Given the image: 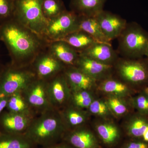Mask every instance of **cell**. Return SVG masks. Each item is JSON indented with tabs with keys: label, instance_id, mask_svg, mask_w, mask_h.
I'll use <instances>...</instances> for the list:
<instances>
[{
	"label": "cell",
	"instance_id": "13",
	"mask_svg": "<svg viewBox=\"0 0 148 148\" xmlns=\"http://www.w3.org/2000/svg\"><path fill=\"white\" fill-rule=\"evenodd\" d=\"M96 89L105 95L130 98L138 93L132 86L119 78L108 77L97 83Z\"/></svg>",
	"mask_w": 148,
	"mask_h": 148
},
{
	"label": "cell",
	"instance_id": "22",
	"mask_svg": "<svg viewBox=\"0 0 148 148\" xmlns=\"http://www.w3.org/2000/svg\"><path fill=\"white\" fill-rule=\"evenodd\" d=\"M130 98L106 95L104 99L113 116L120 118L125 116H127L135 112V110L130 103Z\"/></svg>",
	"mask_w": 148,
	"mask_h": 148
},
{
	"label": "cell",
	"instance_id": "14",
	"mask_svg": "<svg viewBox=\"0 0 148 148\" xmlns=\"http://www.w3.org/2000/svg\"><path fill=\"white\" fill-rule=\"evenodd\" d=\"M72 92L93 90L98 82L75 66H66L63 71Z\"/></svg>",
	"mask_w": 148,
	"mask_h": 148
},
{
	"label": "cell",
	"instance_id": "37",
	"mask_svg": "<svg viewBox=\"0 0 148 148\" xmlns=\"http://www.w3.org/2000/svg\"><path fill=\"white\" fill-rule=\"evenodd\" d=\"M147 57V59L148 61V46L147 48V50H146L145 53V55Z\"/></svg>",
	"mask_w": 148,
	"mask_h": 148
},
{
	"label": "cell",
	"instance_id": "17",
	"mask_svg": "<svg viewBox=\"0 0 148 148\" xmlns=\"http://www.w3.org/2000/svg\"><path fill=\"white\" fill-rule=\"evenodd\" d=\"M123 126L129 136L135 139H142L148 127V116L133 112L126 116Z\"/></svg>",
	"mask_w": 148,
	"mask_h": 148
},
{
	"label": "cell",
	"instance_id": "4",
	"mask_svg": "<svg viewBox=\"0 0 148 148\" xmlns=\"http://www.w3.org/2000/svg\"><path fill=\"white\" fill-rule=\"evenodd\" d=\"M42 0H15L13 18L24 27L43 37L49 21L44 15Z\"/></svg>",
	"mask_w": 148,
	"mask_h": 148
},
{
	"label": "cell",
	"instance_id": "1",
	"mask_svg": "<svg viewBox=\"0 0 148 148\" xmlns=\"http://www.w3.org/2000/svg\"><path fill=\"white\" fill-rule=\"evenodd\" d=\"M0 40L8 51L12 64L18 66H31L49 44L44 37L24 27L13 17L0 23Z\"/></svg>",
	"mask_w": 148,
	"mask_h": 148
},
{
	"label": "cell",
	"instance_id": "35",
	"mask_svg": "<svg viewBox=\"0 0 148 148\" xmlns=\"http://www.w3.org/2000/svg\"><path fill=\"white\" fill-rule=\"evenodd\" d=\"M142 139L145 142L148 143V127L144 133Z\"/></svg>",
	"mask_w": 148,
	"mask_h": 148
},
{
	"label": "cell",
	"instance_id": "31",
	"mask_svg": "<svg viewBox=\"0 0 148 148\" xmlns=\"http://www.w3.org/2000/svg\"><path fill=\"white\" fill-rule=\"evenodd\" d=\"M15 0H0V23L13 17Z\"/></svg>",
	"mask_w": 148,
	"mask_h": 148
},
{
	"label": "cell",
	"instance_id": "6",
	"mask_svg": "<svg viewBox=\"0 0 148 148\" xmlns=\"http://www.w3.org/2000/svg\"><path fill=\"white\" fill-rule=\"evenodd\" d=\"M36 78L31 66L12 64L0 76V97H7L22 92Z\"/></svg>",
	"mask_w": 148,
	"mask_h": 148
},
{
	"label": "cell",
	"instance_id": "34",
	"mask_svg": "<svg viewBox=\"0 0 148 148\" xmlns=\"http://www.w3.org/2000/svg\"><path fill=\"white\" fill-rule=\"evenodd\" d=\"M9 97V96L0 97V114L2 112L5 108L7 107Z\"/></svg>",
	"mask_w": 148,
	"mask_h": 148
},
{
	"label": "cell",
	"instance_id": "11",
	"mask_svg": "<svg viewBox=\"0 0 148 148\" xmlns=\"http://www.w3.org/2000/svg\"><path fill=\"white\" fill-rule=\"evenodd\" d=\"M95 17L103 34L110 42L118 38L127 24L124 18L107 11L103 10Z\"/></svg>",
	"mask_w": 148,
	"mask_h": 148
},
{
	"label": "cell",
	"instance_id": "21",
	"mask_svg": "<svg viewBox=\"0 0 148 148\" xmlns=\"http://www.w3.org/2000/svg\"><path fill=\"white\" fill-rule=\"evenodd\" d=\"M78 127L70 135L71 144L77 148H98V141L92 132L81 126Z\"/></svg>",
	"mask_w": 148,
	"mask_h": 148
},
{
	"label": "cell",
	"instance_id": "10",
	"mask_svg": "<svg viewBox=\"0 0 148 148\" xmlns=\"http://www.w3.org/2000/svg\"><path fill=\"white\" fill-rule=\"evenodd\" d=\"M47 88L52 107L59 108L71 100V90L63 72L47 80Z\"/></svg>",
	"mask_w": 148,
	"mask_h": 148
},
{
	"label": "cell",
	"instance_id": "25",
	"mask_svg": "<svg viewBox=\"0 0 148 148\" xmlns=\"http://www.w3.org/2000/svg\"><path fill=\"white\" fill-rule=\"evenodd\" d=\"M66 126L78 127L83 126L88 119V114L73 105L68 107L61 114Z\"/></svg>",
	"mask_w": 148,
	"mask_h": 148
},
{
	"label": "cell",
	"instance_id": "3",
	"mask_svg": "<svg viewBox=\"0 0 148 148\" xmlns=\"http://www.w3.org/2000/svg\"><path fill=\"white\" fill-rule=\"evenodd\" d=\"M117 39L119 52L123 58L137 59L145 55L148 46V33L139 24L127 23Z\"/></svg>",
	"mask_w": 148,
	"mask_h": 148
},
{
	"label": "cell",
	"instance_id": "28",
	"mask_svg": "<svg viewBox=\"0 0 148 148\" xmlns=\"http://www.w3.org/2000/svg\"><path fill=\"white\" fill-rule=\"evenodd\" d=\"M42 8L44 15L49 21L66 10L62 0H42Z\"/></svg>",
	"mask_w": 148,
	"mask_h": 148
},
{
	"label": "cell",
	"instance_id": "26",
	"mask_svg": "<svg viewBox=\"0 0 148 148\" xmlns=\"http://www.w3.org/2000/svg\"><path fill=\"white\" fill-rule=\"evenodd\" d=\"M7 107L11 112L32 115L31 108L25 101L21 92L14 93L10 96Z\"/></svg>",
	"mask_w": 148,
	"mask_h": 148
},
{
	"label": "cell",
	"instance_id": "29",
	"mask_svg": "<svg viewBox=\"0 0 148 148\" xmlns=\"http://www.w3.org/2000/svg\"><path fill=\"white\" fill-rule=\"evenodd\" d=\"M88 113L102 119H110L113 116L104 99L95 98L87 109Z\"/></svg>",
	"mask_w": 148,
	"mask_h": 148
},
{
	"label": "cell",
	"instance_id": "5",
	"mask_svg": "<svg viewBox=\"0 0 148 148\" xmlns=\"http://www.w3.org/2000/svg\"><path fill=\"white\" fill-rule=\"evenodd\" d=\"M66 127L61 114L51 109L32 120L27 129V135L35 142L46 143L59 135Z\"/></svg>",
	"mask_w": 148,
	"mask_h": 148
},
{
	"label": "cell",
	"instance_id": "16",
	"mask_svg": "<svg viewBox=\"0 0 148 148\" xmlns=\"http://www.w3.org/2000/svg\"><path fill=\"white\" fill-rule=\"evenodd\" d=\"M49 52L66 66H75L79 53L67 43L63 41L51 42L48 45Z\"/></svg>",
	"mask_w": 148,
	"mask_h": 148
},
{
	"label": "cell",
	"instance_id": "24",
	"mask_svg": "<svg viewBox=\"0 0 148 148\" xmlns=\"http://www.w3.org/2000/svg\"><path fill=\"white\" fill-rule=\"evenodd\" d=\"M65 42L79 53L96 42L90 35L83 31L78 30L58 40Z\"/></svg>",
	"mask_w": 148,
	"mask_h": 148
},
{
	"label": "cell",
	"instance_id": "23",
	"mask_svg": "<svg viewBox=\"0 0 148 148\" xmlns=\"http://www.w3.org/2000/svg\"><path fill=\"white\" fill-rule=\"evenodd\" d=\"M79 17V30L87 33L98 42L110 43L103 34L95 16Z\"/></svg>",
	"mask_w": 148,
	"mask_h": 148
},
{
	"label": "cell",
	"instance_id": "19",
	"mask_svg": "<svg viewBox=\"0 0 148 148\" xmlns=\"http://www.w3.org/2000/svg\"><path fill=\"white\" fill-rule=\"evenodd\" d=\"M106 0H71V11L79 16H95L103 10Z\"/></svg>",
	"mask_w": 148,
	"mask_h": 148
},
{
	"label": "cell",
	"instance_id": "7",
	"mask_svg": "<svg viewBox=\"0 0 148 148\" xmlns=\"http://www.w3.org/2000/svg\"><path fill=\"white\" fill-rule=\"evenodd\" d=\"M79 16L72 11L66 10L49 20L43 37L49 43L61 39L79 30Z\"/></svg>",
	"mask_w": 148,
	"mask_h": 148
},
{
	"label": "cell",
	"instance_id": "9",
	"mask_svg": "<svg viewBox=\"0 0 148 148\" xmlns=\"http://www.w3.org/2000/svg\"><path fill=\"white\" fill-rule=\"evenodd\" d=\"M31 66L37 78L48 80L63 72L66 66L56 58L47 47L36 57Z\"/></svg>",
	"mask_w": 148,
	"mask_h": 148
},
{
	"label": "cell",
	"instance_id": "12",
	"mask_svg": "<svg viewBox=\"0 0 148 148\" xmlns=\"http://www.w3.org/2000/svg\"><path fill=\"white\" fill-rule=\"evenodd\" d=\"M75 66L97 82L112 75L114 72L113 65L103 64L81 54Z\"/></svg>",
	"mask_w": 148,
	"mask_h": 148
},
{
	"label": "cell",
	"instance_id": "30",
	"mask_svg": "<svg viewBox=\"0 0 148 148\" xmlns=\"http://www.w3.org/2000/svg\"><path fill=\"white\" fill-rule=\"evenodd\" d=\"M130 101L135 112L148 116V94L140 91L130 97Z\"/></svg>",
	"mask_w": 148,
	"mask_h": 148
},
{
	"label": "cell",
	"instance_id": "8",
	"mask_svg": "<svg viewBox=\"0 0 148 148\" xmlns=\"http://www.w3.org/2000/svg\"><path fill=\"white\" fill-rule=\"evenodd\" d=\"M22 93L31 108L45 112L53 108L48 95L47 80L36 78Z\"/></svg>",
	"mask_w": 148,
	"mask_h": 148
},
{
	"label": "cell",
	"instance_id": "36",
	"mask_svg": "<svg viewBox=\"0 0 148 148\" xmlns=\"http://www.w3.org/2000/svg\"><path fill=\"white\" fill-rule=\"evenodd\" d=\"M142 91H144L145 92H146V93L148 94V86H147L146 88H145Z\"/></svg>",
	"mask_w": 148,
	"mask_h": 148
},
{
	"label": "cell",
	"instance_id": "18",
	"mask_svg": "<svg viewBox=\"0 0 148 148\" xmlns=\"http://www.w3.org/2000/svg\"><path fill=\"white\" fill-rule=\"evenodd\" d=\"M94 128L103 143L110 145L116 143L120 136L118 125L110 119H102L95 122Z\"/></svg>",
	"mask_w": 148,
	"mask_h": 148
},
{
	"label": "cell",
	"instance_id": "32",
	"mask_svg": "<svg viewBox=\"0 0 148 148\" xmlns=\"http://www.w3.org/2000/svg\"><path fill=\"white\" fill-rule=\"evenodd\" d=\"M29 143L24 138H11L0 140V148H30Z\"/></svg>",
	"mask_w": 148,
	"mask_h": 148
},
{
	"label": "cell",
	"instance_id": "27",
	"mask_svg": "<svg viewBox=\"0 0 148 148\" xmlns=\"http://www.w3.org/2000/svg\"><path fill=\"white\" fill-rule=\"evenodd\" d=\"M95 98L93 90H82L72 92V105L78 108L87 109Z\"/></svg>",
	"mask_w": 148,
	"mask_h": 148
},
{
	"label": "cell",
	"instance_id": "33",
	"mask_svg": "<svg viewBox=\"0 0 148 148\" xmlns=\"http://www.w3.org/2000/svg\"><path fill=\"white\" fill-rule=\"evenodd\" d=\"M125 148H148V143L143 140H135L128 143Z\"/></svg>",
	"mask_w": 148,
	"mask_h": 148
},
{
	"label": "cell",
	"instance_id": "2",
	"mask_svg": "<svg viewBox=\"0 0 148 148\" xmlns=\"http://www.w3.org/2000/svg\"><path fill=\"white\" fill-rule=\"evenodd\" d=\"M113 66L114 71L119 78L138 92L148 86V61L147 58L119 57Z\"/></svg>",
	"mask_w": 148,
	"mask_h": 148
},
{
	"label": "cell",
	"instance_id": "38",
	"mask_svg": "<svg viewBox=\"0 0 148 148\" xmlns=\"http://www.w3.org/2000/svg\"><path fill=\"white\" fill-rule=\"evenodd\" d=\"M51 148H69L66 147H54Z\"/></svg>",
	"mask_w": 148,
	"mask_h": 148
},
{
	"label": "cell",
	"instance_id": "20",
	"mask_svg": "<svg viewBox=\"0 0 148 148\" xmlns=\"http://www.w3.org/2000/svg\"><path fill=\"white\" fill-rule=\"evenodd\" d=\"M32 120V115L10 112L3 116L2 122L10 132L18 133L27 130Z\"/></svg>",
	"mask_w": 148,
	"mask_h": 148
},
{
	"label": "cell",
	"instance_id": "15",
	"mask_svg": "<svg viewBox=\"0 0 148 148\" xmlns=\"http://www.w3.org/2000/svg\"><path fill=\"white\" fill-rule=\"evenodd\" d=\"M79 53L103 64L113 66L119 57L111 43H95Z\"/></svg>",
	"mask_w": 148,
	"mask_h": 148
}]
</instances>
